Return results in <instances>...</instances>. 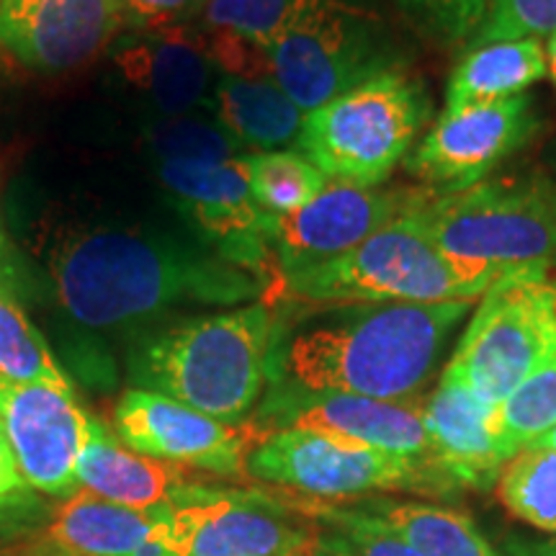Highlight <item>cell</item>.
Wrapping results in <instances>:
<instances>
[{"mask_svg":"<svg viewBox=\"0 0 556 556\" xmlns=\"http://www.w3.org/2000/svg\"><path fill=\"white\" fill-rule=\"evenodd\" d=\"M50 274L60 307L90 330L144 332L189 307H229L266 291L201 240L127 227L70 235Z\"/></svg>","mask_w":556,"mask_h":556,"instance_id":"cell-1","label":"cell"},{"mask_svg":"<svg viewBox=\"0 0 556 556\" xmlns=\"http://www.w3.org/2000/svg\"><path fill=\"white\" fill-rule=\"evenodd\" d=\"M469 309L471 302H353L325 304L291 325L278 317L268 384L413 400Z\"/></svg>","mask_w":556,"mask_h":556,"instance_id":"cell-2","label":"cell"},{"mask_svg":"<svg viewBox=\"0 0 556 556\" xmlns=\"http://www.w3.org/2000/svg\"><path fill=\"white\" fill-rule=\"evenodd\" d=\"M278 317L268 302L176 317L137 332L127 348L131 389L163 394L240 426L268 387Z\"/></svg>","mask_w":556,"mask_h":556,"instance_id":"cell-3","label":"cell"},{"mask_svg":"<svg viewBox=\"0 0 556 556\" xmlns=\"http://www.w3.org/2000/svg\"><path fill=\"white\" fill-rule=\"evenodd\" d=\"M420 208L338 258L283 276V296L315 307L353 302L443 304L484 296L505 276L503 270L443 253L422 225Z\"/></svg>","mask_w":556,"mask_h":556,"instance_id":"cell-4","label":"cell"},{"mask_svg":"<svg viewBox=\"0 0 556 556\" xmlns=\"http://www.w3.org/2000/svg\"><path fill=\"white\" fill-rule=\"evenodd\" d=\"M428 119L426 88L394 67L309 111L296 152L332 184L371 189L407 160Z\"/></svg>","mask_w":556,"mask_h":556,"instance_id":"cell-5","label":"cell"},{"mask_svg":"<svg viewBox=\"0 0 556 556\" xmlns=\"http://www.w3.org/2000/svg\"><path fill=\"white\" fill-rule=\"evenodd\" d=\"M420 217L451 258L503 274L556 261V189L541 178H484L462 191H433Z\"/></svg>","mask_w":556,"mask_h":556,"instance_id":"cell-6","label":"cell"},{"mask_svg":"<svg viewBox=\"0 0 556 556\" xmlns=\"http://www.w3.org/2000/svg\"><path fill=\"white\" fill-rule=\"evenodd\" d=\"M556 348V261L507 270L479 302L446 366L500 407Z\"/></svg>","mask_w":556,"mask_h":556,"instance_id":"cell-7","label":"cell"},{"mask_svg":"<svg viewBox=\"0 0 556 556\" xmlns=\"http://www.w3.org/2000/svg\"><path fill=\"white\" fill-rule=\"evenodd\" d=\"M245 475L323 503L394 490L451 497L462 490L441 469L407 462L353 438L296 428L258 438L248 451Z\"/></svg>","mask_w":556,"mask_h":556,"instance_id":"cell-8","label":"cell"},{"mask_svg":"<svg viewBox=\"0 0 556 556\" xmlns=\"http://www.w3.org/2000/svg\"><path fill=\"white\" fill-rule=\"evenodd\" d=\"M155 513L170 556H307L319 541L299 497L201 479Z\"/></svg>","mask_w":556,"mask_h":556,"instance_id":"cell-9","label":"cell"},{"mask_svg":"<svg viewBox=\"0 0 556 556\" xmlns=\"http://www.w3.org/2000/svg\"><path fill=\"white\" fill-rule=\"evenodd\" d=\"M270 75L304 114L397 67L371 13L338 0L266 47Z\"/></svg>","mask_w":556,"mask_h":556,"instance_id":"cell-10","label":"cell"},{"mask_svg":"<svg viewBox=\"0 0 556 556\" xmlns=\"http://www.w3.org/2000/svg\"><path fill=\"white\" fill-rule=\"evenodd\" d=\"M157 178L206 248L258 278L278 270L270 248L276 217L250 193L248 155L225 163H160Z\"/></svg>","mask_w":556,"mask_h":556,"instance_id":"cell-11","label":"cell"},{"mask_svg":"<svg viewBox=\"0 0 556 556\" xmlns=\"http://www.w3.org/2000/svg\"><path fill=\"white\" fill-rule=\"evenodd\" d=\"M287 428L353 438L407 462L441 469L422 422L420 397L371 400L356 394L304 392L287 384H268L248 428L250 438L255 443L263 435Z\"/></svg>","mask_w":556,"mask_h":556,"instance_id":"cell-12","label":"cell"},{"mask_svg":"<svg viewBox=\"0 0 556 556\" xmlns=\"http://www.w3.org/2000/svg\"><path fill=\"white\" fill-rule=\"evenodd\" d=\"M433 197L426 186L330 184L294 214L276 219L274 261L278 276H291L348 253L361 242L420 208Z\"/></svg>","mask_w":556,"mask_h":556,"instance_id":"cell-13","label":"cell"},{"mask_svg":"<svg viewBox=\"0 0 556 556\" xmlns=\"http://www.w3.org/2000/svg\"><path fill=\"white\" fill-rule=\"evenodd\" d=\"M533 129L536 119L526 93L477 106L443 109L433 129L405 160V168L426 189L441 193L469 189L523 148Z\"/></svg>","mask_w":556,"mask_h":556,"instance_id":"cell-14","label":"cell"},{"mask_svg":"<svg viewBox=\"0 0 556 556\" xmlns=\"http://www.w3.org/2000/svg\"><path fill=\"white\" fill-rule=\"evenodd\" d=\"M114 433L137 454L217 477L245 475L248 428L214 420L163 394L127 389L114 405Z\"/></svg>","mask_w":556,"mask_h":556,"instance_id":"cell-15","label":"cell"},{"mask_svg":"<svg viewBox=\"0 0 556 556\" xmlns=\"http://www.w3.org/2000/svg\"><path fill=\"white\" fill-rule=\"evenodd\" d=\"M88 420L75 392L0 379V422L21 477L34 492L62 500L78 492Z\"/></svg>","mask_w":556,"mask_h":556,"instance_id":"cell-16","label":"cell"},{"mask_svg":"<svg viewBox=\"0 0 556 556\" xmlns=\"http://www.w3.org/2000/svg\"><path fill=\"white\" fill-rule=\"evenodd\" d=\"M422 422L435 464L458 486L490 490L516 456L500 430L497 407L479 400L448 368L422 400Z\"/></svg>","mask_w":556,"mask_h":556,"instance_id":"cell-17","label":"cell"},{"mask_svg":"<svg viewBox=\"0 0 556 556\" xmlns=\"http://www.w3.org/2000/svg\"><path fill=\"white\" fill-rule=\"evenodd\" d=\"M111 58L122 78L165 116L197 111L217 75L206 50V31L191 24L124 31L111 47Z\"/></svg>","mask_w":556,"mask_h":556,"instance_id":"cell-18","label":"cell"},{"mask_svg":"<svg viewBox=\"0 0 556 556\" xmlns=\"http://www.w3.org/2000/svg\"><path fill=\"white\" fill-rule=\"evenodd\" d=\"M124 34L116 0H41L16 29L0 37L26 67L65 73L86 65Z\"/></svg>","mask_w":556,"mask_h":556,"instance_id":"cell-19","label":"cell"},{"mask_svg":"<svg viewBox=\"0 0 556 556\" xmlns=\"http://www.w3.org/2000/svg\"><path fill=\"white\" fill-rule=\"evenodd\" d=\"M191 482L197 479L184 467L127 448L114 430L90 415L86 443L78 458L80 490L131 510L152 513L176 503Z\"/></svg>","mask_w":556,"mask_h":556,"instance_id":"cell-20","label":"cell"},{"mask_svg":"<svg viewBox=\"0 0 556 556\" xmlns=\"http://www.w3.org/2000/svg\"><path fill=\"white\" fill-rule=\"evenodd\" d=\"M41 539L78 556H170L155 510H131L86 490L52 507Z\"/></svg>","mask_w":556,"mask_h":556,"instance_id":"cell-21","label":"cell"},{"mask_svg":"<svg viewBox=\"0 0 556 556\" xmlns=\"http://www.w3.org/2000/svg\"><path fill=\"white\" fill-rule=\"evenodd\" d=\"M214 116L242 148L281 150L296 142L304 114L274 78L219 75L212 88Z\"/></svg>","mask_w":556,"mask_h":556,"instance_id":"cell-22","label":"cell"},{"mask_svg":"<svg viewBox=\"0 0 556 556\" xmlns=\"http://www.w3.org/2000/svg\"><path fill=\"white\" fill-rule=\"evenodd\" d=\"M546 73V45L541 39L492 41V45L471 47L451 73L446 109L513 99Z\"/></svg>","mask_w":556,"mask_h":556,"instance_id":"cell-23","label":"cell"},{"mask_svg":"<svg viewBox=\"0 0 556 556\" xmlns=\"http://www.w3.org/2000/svg\"><path fill=\"white\" fill-rule=\"evenodd\" d=\"M420 556H503L492 548L469 516L417 500H377L364 505Z\"/></svg>","mask_w":556,"mask_h":556,"instance_id":"cell-24","label":"cell"},{"mask_svg":"<svg viewBox=\"0 0 556 556\" xmlns=\"http://www.w3.org/2000/svg\"><path fill=\"white\" fill-rule=\"evenodd\" d=\"M0 379L13 384H45L75 392L18 299V289L0 278Z\"/></svg>","mask_w":556,"mask_h":556,"instance_id":"cell-25","label":"cell"},{"mask_svg":"<svg viewBox=\"0 0 556 556\" xmlns=\"http://www.w3.org/2000/svg\"><path fill=\"white\" fill-rule=\"evenodd\" d=\"M332 3L338 0H206L201 26L248 39L266 50L278 37Z\"/></svg>","mask_w":556,"mask_h":556,"instance_id":"cell-26","label":"cell"},{"mask_svg":"<svg viewBox=\"0 0 556 556\" xmlns=\"http://www.w3.org/2000/svg\"><path fill=\"white\" fill-rule=\"evenodd\" d=\"M495 492L513 518L556 533V451L523 446L500 471Z\"/></svg>","mask_w":556,"mask_h":556,"instance_id":"cell-27","label":"cell"},{"mask_svg":"<svg viewBox=\"0 0 556 556\" xmlns=\"http://www.w3.org/2000/svg\"><path fill=\"white\" fill-rule=\"evenodd\" d=\"M248 173L255 204L276 219L307 206L330 184L325 173L296 150L250 152Z\"/></svg>","mask_w":556,"mask_h":556,"instance_id":"cell-28","label":"cell"},{"mask_svg":"<svg viewBox=\"0 0 556 556\" xmlns=\"http://www.w3.org/2000/svg\"><path fill=\"white\" fill-rule=\"evenodd\" d=\"M302 497V495H299ZM307 516L317 520L319 541L325 552L336 556H420L384 520L361 507L302 497Z\"/></svg>","mask_w":556,"mask_h":556,"instance_id":"cell-29","label":"cell"},{"mask_svg":"<svg viewBox=\"0 0 556 556\" xmlns=\"http://www.w3.org/2000/svg\"><path fill=\"white\" fill-rule=\"evenodd\" d=\"M148 144L160 163H225L245 155V148L217 122V116H163L148 129Z\"/></svg>","mask_w":556,"mask_h":556,"instance_id":"cell-30","label":"cell"},{"mask_svg":"<svg viewBox=\"0 0 556 556\" xmlns=\"http://www.w3.org/2000/svg\"><path fill=\"white\" fill-rule=\"evenodd\" d=\"M497 417L500 430L513 451L539 441L556 426V348L497 407Z\"/></svg>","mask_w":556,"mask_h":556,"instance_id":"cell-31","label":"cell"},{"mask_svg":"<svg viewBox=\"0 0 556 556\" xmlns=\"http://www.w3.org/2000/svg\"><path fill=\"white\" fill-rule=\"evenodd\" d=\"M495 0H397L402 13L443 45L471 41Z\"/></svg>","mask_w":556,"mask_h":556,"instance_id":"cell-32","label":"cell"},{"mask_svg":"<svg viewBox=\"0 0 556 556\" xmlns=\"http://www.w3.org/2000/svg\"><path fill=\"white\" fill-rule=\"evenodd\" d=\"M552 34H556V0H495L469 45L541 39Z\"/></svg>","mask_w":556,"mask_h":556,"instance_id":"cell-33","label":"cell"},{"mask_svg":"<svg viewBox=\"0 0 556 556\" xmlns=\"http://www.w3.org/2000/svg\"><path fill=\"white\" fill-rule=\"evenodd\" d=\"M124 31H152L189 24L201 16L206 0H116Z\"/></svg>","mask_w":556,"mask_h":556,"instance_id":"cell-34","label":"cell"},{"mask_svg":"<svg viewBox=\"0 0 556 556\" xmlns=\"http://www.w3.org/2000/svg\"><path fill=\"white\" fill-rule=\"evenodd\" d=\"M50 510L52 507L34 490L0 500V552L41 533Z\"/></svg>","mask_w":556,"mask_h":556,"instance_id":"cell-35","label":"cell"},{"mask_svg":"<svg viewBox=\"0 0 556 556\" xmlns=\"http://www.w3.org/2000/svg\"><path fill=\"white\" fill-rule=\"evenodd\" d=\"M24 490H31V486L24 482V477H21L16 456H13L11 451L9 435H5L3 422H0V500L16 495V492H24Z\"/></svg>","mask_w":556,"mask_h":556,"instance_id":"cell-36","label":"cell"},{"mask_svg":"<svg viewBox=\"0 0 556 556\" xmlns=\"http://www.w3.org/2000/svg\"><path fill=\"white\" fill-rule=\"evenodd\" d=\"M39 3L41 0H0V37L16 29Z\"/></svg>","mask_w":556,"mask_h":556,"instance_id":"cell-37","label":"cell"},{"mask_svg":"<svg viewBox=\"0 0 556 556\" xmlns=\"http://www.w3.org/2000/svg\"><path fill=\"white\" fill-rule=\"evenodd\" d=\"M0 556H78V554L65 552V548L50 544V541L41 539L37 533V536L21 541V544H13L9 548H3Z\"/></svg>","mask_w":556,"mask_h":556,"instance_id":"cell-38","label":"cell"},{"mask_svg":"<svg viewBox=\"0 0 556 556\" xmlns=\"http://www.w3.org/2000/svg\"><path fill=\"white\" fill-rule=\"evenodd\" d=\"M0 278H5L11 287L18 289V261L13 258L11 242L5 238L3 225H0Z\"/></svg>","mask_w":556,"mask_h":556,"instance_id":"cell-39","label":"cell"},{"mask_svg":"<svg viewBox=\"0 0 556 556\" xmlns=\"http://www.w3.org/2000/svg\"><path fill=\"white\" fill-rule=\"evenodd\" d=\"M503 556H556V541L546 544H510Z\"/></svg>","mask_w":556,"mask_h":556,"instance_id":"cell-40","label":"cell"},{"mask_svg":"<svg viewBox=\"0 0 556 556\" xmlns=\"http://www.w3.org/2000/svg\"><path fill=\"white\" fill-rule=\"evenodd\" d=\"M546 62H548V75H552L556 86V34H552L546 41Z\"/></svg>","mask_w":556,"mask_h":556,"instance_id":"cell-41","label":"cell"},{"mask_svg":"<svg viewBox=\"0 0 556 556\" xmlns=\"http://www.w3.org/2000/svg\"><path fill=\"white\" fill-rule=\"evenodd\" d=\"M528 446H531V443H528ZM533 446H541V448H552V451H556V426L548 430V433H544L539 438V441H533Z\"/></svg>","mask_w":556,"mask_h":556,"instance_id":"cell-42","label":"cell"},{"mask_svg":"<svg viewBox=\"0 0 556 556\" xmlns=\"http://www.w3.org/2000/svg\"><path fill=\"white\" fill-rule=\"evenodd\" d=\"M307 556H336V554L325 552V548H323V546H315V552H312V554H307Z\"/></svg>","mask_w":556,"mask_h":556,"instance_id":"cell-43","label":"cell"}]
</instances>
